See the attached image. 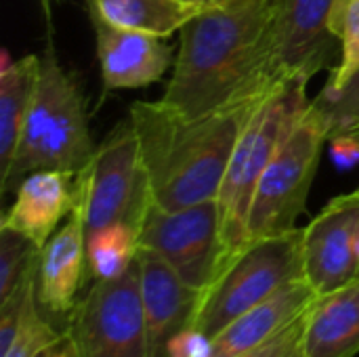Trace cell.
Listing matches in <instances>:
<instances>
[{
    "label": "cell",
    "instance_id": "3957f363",
    "mask_svg": "<svg viewBox=\"0 0 359 357\" xmlns=\"http://www.w3.org/2000/svg\"><path fill=\"white\" fill-rule=\"evenodd\" d=\"M95 151L82 88L48 46L40 57V76L19 147L0 181L2 196L15 194L19 183L36 170L78 175Z\"/></svg>",
    "mask_w": 359,
    "mask_h": 357
},
{
    "label": "cell",
    "instance_id": "44dd1931",
    "mask_svg": "<svg viewBox=\"0 0 359 357\" xmlns=\"http://www.w3.org/2000/svg\"><path fill=\"white\" fill-rule=\"evenodd\" d=\"M40 309L36 299L27 307L11 347L0 357H72L65 330H57Z\"/></svg>",
    "mask_w": 359,
    "mask_h": 357
},
{
    "label": "cell",
    "instance_id": "2e32d148",
    "mask_svg": "<svg viewBox=\"0 0 359 357\" xmlns=\"http://www.w3.org/2000/svg\"><path fill=\"white\" fill-rule=\"evenodd\" d=\"M74 179L76 175L61 170H36L27 175L19 183L15 202L4 213L0 225L21 231L42 248L57 231L59 221L74 210Z\"/></svg>",
    "mask_w": 359,
    "mask_h": 357
},
{
    "label": "cell",
    "instance_id": "ba28073f",
    "mask_svg": "<svg viewBox=\"0 0 359 357\" xmlns=\"http://www.w3.org/2000/svg\"><path fill=\"white\" fill-rule=\"evenodd\" d=\"M72 357H147L139 259L116 278L95 280L65 320Z\"/></svg>",
    "mask_w": 359,
    "mask_h": 357
},
{
    "label": "cell",
    "instance_id": "9a60e30c",
    "mask_svg": "<svg viewBox=\"0 0 359 357\" xmlns=\"http://www.w3.org/2000/svg\"><path fill=\"white\" fill-rule=\"evenodd\" d=\"M318 299L305 280H294L273 292L269 299L227 324L217 337L204 343L196 357H238L269 339L305 314Z\"/></svg>",
    "mask_w": 359,
    "mask_h": 357
},
{
    "label": "cell",
    "instance_id": "484cf974",
    "mask_svg": "<svg viewBox=\"0 0 359 357\" xmlns=\"http://www.w3.org/2000/svg\"><path fill=\"white\" fill-rule=\"evenodd\" d=\"M330 156L341 170H349L359 164V141L349 133L330 137Z\"/></svg>",
    "mask_w": 359,
    "mask_h": 357
},
{
    "label": "cell",
    "instance_id": "7c38bea8",
    "mask_svg": "<svg viewBox=\"0 0 359 357\" xmlns=\"http://www.w3.org/2000/svg\"><path fill=\"white\" fill-rule=\"evenodd\" d=\"M337 0H278L271 27V69L278 80H311L330 59Z\"/></svg>",
    "mask_w": 359,
    "mask_h": 357
},
{
    "label": "cell",
    "instance_id": "8fae6325",
    "mask_svg": "<svg viewBox=\"0 0 359 357\" xmlns=\"http://www.w3.org/2000/svg\"><path fill=\"white\" fill-rule=\"evenodd\" d=\"M359 189L332 198L303 229V278L318 297L359 278Z\"/></svg>",
    "mask_w": 359,
    "mask_h": 357
},
{
    "label": "cell",
    "instance_id": "cb8c5ba5",
    "mask_svg": "<svg viewBox=\"0 0 359 357\" xmlns=\"http://www.w3.org/2000/svg\"><path fill=\"white\" fill-rule=\"evenodd\" d=\"M313 103L330 122L332 135L345 133L359 122V67L334 93H320ZM330 135V137H332Z\"/></svg>",
    "mask_w": 359,
    "mask_h": 357
},
{
    "label": "cell",
    "instance_id": "9c48e42d",
    "mask_svg": "<svg viewBox=\"0 0 359 357\" xmlns=\"http://www.w3.org/2000/svg\"><path fill=\"white\" fill-rule=\"evenodd\" d=\"M139 248L162 257L185 284L204 292L227 261L219 200L177 210L151 202L139 229Z\"/></svg>",
    "mask_w": 359,
    "mask_h": 357
},
{
    "label": "cell",
    "instance_id": "f546056e",
    "mask_svg": "<svg viewBox=\"0 0 359 357\" xmlns=\"http://www.w3.org/2000/svg\"><path fill=\"white\" fill-rule=\"evenodd\" d=\"M46 2H48V0H44V4H46Z\"/></svg>",
    "mask_w": 359,
    "mask_h": 357
},
{
    "label": "cell",
    "instance_id": "7a4b0ae2",
    "mask_svg": "<svg viewBox=\"0 0 359 357\" xmlns=\"http://www.w3.org/2000/svg\"><path fill=\"white\" fill-rule=\"evenodd\" d=\"M267 95L238 99L202 116H183L162 101L133 103L128 120L154 202L177 210L217 200L238 139Z\"/></svg>",
    "mask_w": 359,
    "mask_h": 357
},
{
    "label": "cell",
    "instance_id": "f1b7e54d",
    "mask_svg": "<svg viewBox=\"0 0 359 357\" xmlns=\"http://www.w3.org/2000/svg\"><path fill=\"white\" fill-rule=\"evenodd\" d=\"M292 357H303V353H301V349H299V351H297V353H294V356Z\"/></svg>",
    "mask_w": 359,
    "mask_h": 357
},
{
    "label": "cell",
    "instance_id": "e0dca14e",
    "mask_svg": "<svg viewBox=\"0 0 359 357\" xmlns=\"http://www.w3.org/2000/svg\"><path fill=\"white\" fill-rule=\"evenodd\" d=\"M303 357H353L359 353V278L318 297L305 316Z\"/></svg>",
    "mask_w": 359,
    "mask_h": 357
},
{
    "label": "cell",
    "instance_id": "277c9868",
    "mask_svg": "<svg viewBox=\"0 0 359 357\" xmlns=\"http://www.w3.org/2000/svg\"><path fill=\"white\" fill-rule=\"evenodd\" d=\"M307 82V78L297 76L276 86L255 109L238 139L217 198L223 215L225 265L248 242V217L259 181L309 105Z\"/></svg>",
    "mask_w": 359,
    "mask_h": 357
},
{
    "label": "cell",
    "instance_id": "603a6c76",
    "mask_svg": "<svg viewBox=\"0 0 359 357\" xmlns=\"http://www.w3.org/2000/svg\"><path fill=\"white\" fill-rule=\"evenodd\" d=\"M40 250L21 231L0 225V303L38 263Z\"/></svg>",
    "mask_w": 359,
    "mask_h": 357
},
{
    "label": "cell",
    "instance_id": "8992f818",
    "mask_svg": "<svg viewBox=\"0 0 359 357\" xmlns=\"http://www.w3.org/2000/svg\"><path fill=\"white\" fill-rule=\"evenodd\" d=\"M74 210L86 236L114 223L141 229L154 202L149 175L130 120L120 122L74 179Z\"/></svg>",
    "mask_w": 359,
    "mask_h": 357
},
{
    "label": "cell",
    "instance_id": "7402d4cb",
    "mask_svg": "<svg viewBox=\"0 0 359 357\" xmlns=\"http://www.w3.org/2000/svg\"><path fill=\"white\" fill-rule=\"evenodd\" d=\"M332 34L341 40V61L332 69L322 93L339 90L359 67V0H337Z\"/></svg>",
    "mask_w": 359,
    "mask_h": 357
},
{
    "label": "cell",
    "instance_id": "30bf717a",
    "mask_svg": "<svg viewBox=\"0 0 359 357\" xmlns=\"http://www.w3.org/2000/svg\"><path fill=\"white\" fill-rule=\"evenodd\" d=\"M137 259L147 357H194L206 343L194 332L204 292L185 284L156 252L139 248Z\"/></svg>",
    "mask_w": 359,
    "mask_h": 357
},
{
    "label": "cell",
    "instance_id": "ac0fdd59",
    "mask_svg": "<svg viewBox=\"0 0 359 357\" xmlns=\"http://www.w3.org/2000/svg\"><path fill=\"white\" fill-rule=\"evenodd\" d=\"M40 76V57L25 55L0 65V181L19 147Z\"/></svg>",
    "mask_w": 359,
    "mask_h": 357
},
{
    "label": "cell",
    "instance_id": "4316f807",
    "mask_svg": "<svg viewBox=\"0 0 359 357\" xmlns=\"http://www.w3.org/2000/svg\"><path fill=\"white\" fill-rule=\"evenodd\" d=\"M257 0H204V4L208 6H244V4H252Z\"/></svg>",
    "mask_w": 359,
    "mask_h": 357
},
{
    "label": "cell",
    "instance_id": "d6986e66",
    "mask_svg": "<svg viewBox=\"0 0 359 357\" xmlns=\"http://www.w3.org/2000/svg\"><path fill=\"white\" fill-rule=\"evenodd\" d=\"M111 25L151 34L172 36L204 8V0H88Z\"/></svg>",
    "mask_w": 359,
    "mask_h": 357
},
{
    "label": "cell",
    "instance_id": "5bb4252c",
    "mask_svg": "<svg viewBox=\"0 0 359 357\" xmlns=\"http://www.w3.org/2000/svg\"><path fill=\"white\" fill-rule=\"evenodd\" d=\"M86 282V231L78 210L50 236L40 250L38 303L46 316L69 318Z\"/></svg>",
    "mask_w": 359,
    "mask_h": 357
},
{
    "label": "cell",
    "instance_id": "6da1fadb",
    "mask_svg": "<svg viewBox=\"0 0 359 357\" xmlns=\"http://www.w3.org/2000/svg\"><path fill=\"white\" fill-rule=\"evenodd\" d=\"M276 8L278 0L204 4L179 32V53L160 101L183 116H202L286 82L271 69Z\"/></svg>",
    "mask_w": 359,
    "mask_h": 357
},
{
    "label": "cell",
    "instance_id": "ffe728a7",
    "mask_svg": "<svg viewBox=\"0 0 359 357\" xmlns=\"http://www.w3.org/2000/svg\"><path fill=\"white\" fill-rule=\"evenodd\" d=\"M139 255V231L114 223L86 236V278L109 280L122 276Z\"/></svg>",
    "mask_w": 359,
    "mask_h": 357
},
{
    "label": "cell",
    "instance_id": "4fadbf2b",
    "mask_svg": "<svg viewBox=\"0 0 359 357\" xmlns=\"http://www.w3.org/2000/svg\"><path fill=\"white\" fill-rule=\"evenodd\" d=\"M88 11L97 40L101 78L107 90L143 88L166 74L172 50L162 38L111 25L93 6H88Z\"/></svg>",
    "mask_w": 359,
    "mask_h": 357
},
{
    "label": "cell",
    "instance_id": "5b68a950",
    "mask_svg": "<svg viewBox=\"0 0 359 357\" xmlns=\"http://www.w3.org/2000/svg\"><path fill=\"white\" fill-rule=\"evenodd\" d=\"M303 229L248 242L204 290L194 332L210 341L282 286L303 278Z\"/></svg>",
    "mask_w": 359,
    "mask_h": 357
},
{
    "label": "cell",
    "instance_id": "52a82bcc",
    "mask_svg": "<svg viewBox=\"0 0 359 357\" xmlns=\"http://www.w3.org/2000/svg\"><path fill=\"white\" fill-rule=\"evenodd\" d=\"M330 135L328 118L309 101L259 181L248 217V242L297 229Z\"/></svg>",
    "mask_w": 359,
    "mask_h": 357
},
{
    "label": "cell",
    "instance_id": "d4e9b609",
    "mask_svg": "<svg viewBox=\"0 0 359 357\" xmlns=\"http://www.w3.org/2000/svg\"><path fill=\"white\" fill-rule=\"evenodd\" d=\"M305 314H301L294 322H290L286 328H282L273 339L267 343L242 353L238 357H292L303 343V330H305Z\"/></svg>",
    "mask_w": 359,
    "mask_h": 357
},
{
    "label": "cell",
    "instance_id": "4dcf8cb0",
    "mask_svg": "<svg viewBox=\"0 0 359 357\" xmlns=\"http://www.w3.org/2000/svg\"><path fill=\"white\" fill-rule=\"evenodd\" d=\"M358 248H359V242H358Z\"/></svg>",
    "mask_w": 359,
    "mask_h": 357
},
{
    "label": "cell",
    "instance_id": "83f0119b",
    "mask_svg": "<svg viewBox=\"0 0 359 357\" xmlns=\"http://www.w3.org/2000/svg\"><path fill=\"white\" fill-rule=\"evenodd\" d=\"M345 133L353 135V137H355V139H358V141H359V122H358V124H355V126H351L349 130H345Z\"/></svg>",
    "mask_w": 359,
    "mask_h": 357
}]
</instances>
